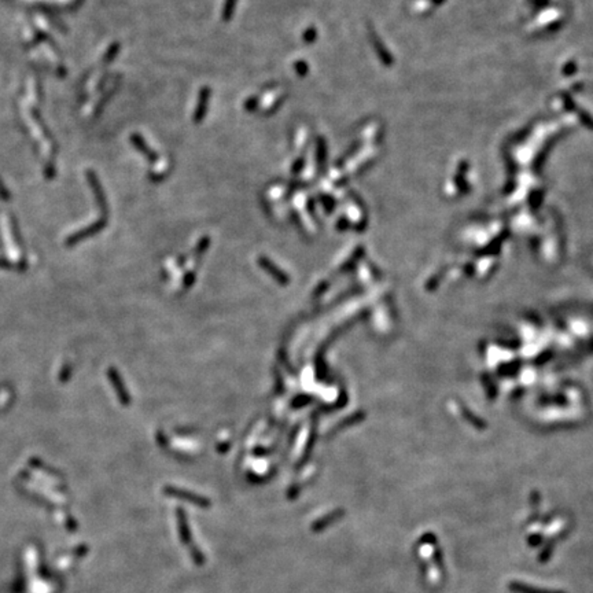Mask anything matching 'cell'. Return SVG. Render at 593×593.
I'll return each instance as SVG.
<instances>
[{"instance_id":"obj_1","label":"cell","mask_w":593,"mask_h":593,"mask_svg":"<svg viewBox=\"0 0 593 593\" xmlns=\"http://www.w3.org/2000/svg\"><path fill=\"white\" fill-rule=\"evenodd\" d=\"M167 493L169 496H175L177 497V499H181V500L189 501V503H193V504L198 505V507H205V508H206V507H210V501H207L206 499H203V497H199L198 494H194V493L184 492V490H180V489L173 488H168Z\"/></svg>"},{"instance_id":"obj_2","label":"cell","mask_w":593,"mask_h":593,"mask_svg":"<svg viewBox=\"0 0 593 593\" xmlns=\"http://www.w3.org/2000/svg\"><path fill=\"white\" fill-rule=\"evenodd\" d=\"M209 99H210V88L203 87L201 89V92H199V97H198V105L195 107V113H194V121L195 123H201L205 114H206Z\"/></svg>"},{"instance_id":"obj_3","label":"cell","mask_w":593,"mask_h":593,"mask_svg":"<svg viewBox=\"0 0 593 593\" xmlns=\"http://www.w3.org/2000/svg\"><path fill=\"white\" fill-rule=\"evenodd\" d=\"M508 588L514 593H566L563 590H555V589L536 588L532 585L522 584V582H516V581H512Z\"/></svg>"},{"instance_id":"obj_4","label":"cell","mask_w":593,"mask_h":593,"mask_svg":"<svg viewBox=\"0 0 593 593\" xmlns=\"http://www.w3.org/2000/svg\"><path fill=\"white\" fill-rule=\"evenodd\" d=\"M177 515H179L177 519H179V533H180L181 542L184 545H191L193 538H191V532H189L188 522H187V518H185L184 512L181 510H179L177 511Z\"/></svg>"},{"instance_id":"obj_5","label":"cell","mask_w":593,"mask_h":593,"mask_svg":"<svg viewBox=\"0 0 593 593\" xmlns=\"http://www.w3.org/2000/svg\"><path fill=\"white\" fill-rule=\"evenodd\" d=\"M131 140L133 141V145H135V147H136L140 153L145 154V157L147 159H150V161H155L157 159V154H155V151L153 153V150L150 149L149 146H147V143L145 141V139L141 136H139V135H132Z\"/></svg>"},{"instance_id":"obj_6","label":"cell","mask_w":593,"mask_h":593,"mask_svg":"<svg viewBox=\"0 0 593 593\" xmlns=\"http://www.w3.org/2000/svg\"><path fill=\"white\" fill-rule=\"evenodd\" d=\"M342 514V512H339V511H337V512H334V514L331 515H327L324 519H320V520H317V522L313 523V532H321V530H324L325 527L328 526V525H331V523H334L337 519L339 518V515Z\"/></svg>"},{"instance_id":"obj_7","label":"cell","mask_w":593,"mask_h":593,"mask_svg":"<svg viewBox=\"0 0 593 593\" xmlns=\"http://www.w3.org/2000/svg\"><path fill=\"white\" fill-rule=\"evenodd\" d=\"M236 6V0H225L224 9H223V19L229 21L233 15V10Z\"/></svg>"},{"instance_id":"obj_8","label":"cell","mask_w":593,"mask_h":593,"mask_svg":"<svg viewBox=\"0 0 593 593\" xmlns=\"http://www.w3.org/2000/svg\"><path fill=\"white\" fill-rule=\"evenodd\" d=\"M552 554H554V542H549V544L545 545L544 549L540 552V555H538V560H540L541 563H547L549 560V558L552 556Z\"/></svg>"},{"instance_id":"obj_9","label":"cell","mask_w":593,"mask_h":593,"mask_svg":"<svg viewBox=\"0 0 593 593\" xmlns=\"http://www.w3.org/2000/svg\"><path fill=\"white\" fill-rule=\"evenodd\" d=\"M189 554H191V558H193V560L195 564H198V566H202L203 563H205V556H203V554L201 552V549L199 548H197V547H191V549H189Z\"/></svg>"},{"instance_id":"obj_10","label":"cell","mask_w":593,"mask_h":593,"mask_svg":"<svg viewBox=\"0 0 593 593\" xmlns=\"http://www.w3.org/2000/svg\"><path fill=\"white\" fill-rule=\"evenodd\" d=\"M324 153H325V146L323 139H317V161L323 165L324 162Z\"/></svg>"},{"instance_id":"obj_11","label":"cell","mask_w":593,"mask_h":593,"mask_svg":"<svg viewBox=\"0 0 593 593\" xmlns=\"http://www.w3.org/2000/svg\"><path fill=\"white\" fill-rule=\"evenodd\" d=\"M317 37V33H316V29L315 28H309V29H306L305 31V33H303V40L306 41V43H312V41H315Z\"/></svg>"},{"instance_id":"obj_12","label":"cell","mask_w":593,"mask_h":593,"mask_svg":"<svg viewBox=\"0 0 593 593\" xmlns=\"http://www.w3.org/2000/svg\"><path fill=\"white\" fill-rule=\"evenodd\" d=\"M294 66H295V72H297V73L301 76H305L307 73V70H309V67H307L305 62H297Z\"/></svg>"},{"instance_id":"obj_13","label":"cell","mask_w":593,"mask_h":593,"mask_svg":"<svg viewBox=\"0 0 593 593\" xmlns=\"http://www.w3.org/2000/svg\"><path fill=\"white\" fill-rule=\"evenodd\" d=\"M527 542H529V545L530 547H538V545L542 542V537L541 536H532L530 538H527Z\"/></svg>"},{"instance_id":"obj_14","label":"cell","mask_w":593,"mask_h":593,"mask_svg":"<svg viewBox=\"0 0 593 593\" xmlns=\"http://www.w3.org/2000/svg\"><path fill=\"white\" fill-rule=\"evenodd\" d=\"M420 542H422V544H433L434 545L435 542H437V540H435V537L433 536V534H426V536L423 537L422 540H420Z\"/></svg>"},{"instance_id":"obj_15","label":"cell","mask_w":593,"mask_h":593,"mask_svg":"<svg viewBox=\"0 0 593 593\" xmlns=\"http://www.w3.org/2000/svg\"><path fill=\"white\" fill-rule=\"evenodd\" d=\"M303 167V158H299L297 162L294 163V167H293V173H298L301 169H302Z\"/></svg>"}]
</instances>
